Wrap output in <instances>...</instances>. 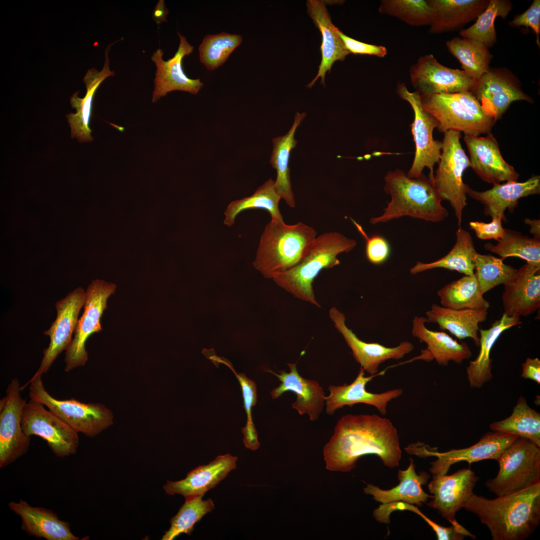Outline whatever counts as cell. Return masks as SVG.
<instances>
[{
	"instance_id": "6f0895ef",
	"label": "cell",
	"mask_w": 540,
	"mask_h": 540,
	"mask_svg": "<svg viewBox=\"0 0 540 540\" xmlns=\"http://www.w3.org/2000/svg\"><path fill=\"white\" fill-rule=\"evenodd\" d=\"M524 221L526 224L530 226V232L533 235V238L540 239V220L526 218Z\"/></svg>"
},
{
	"instance_id": "f907efd6",
	"label": "cell",
	"mask_w": 540,
	"mask_h": 540,
	"mask_svg": "<svg viewBox=\"0 0 540 540\" xmlns=\"http://www.w3.org/2000/svg\"><path fill=\"white\" fill-rule=\"evenodd\" d=\"M337 32L350 53L354 54L374 56L380 58L384 57L387 54L386 48L384 46L366 44L357 40L346 35L338 28Z\"/></svg>"
},
{
	"instance_id": "7a4b0ae2",
	"label": "cell",
	"mask_w": 540,
	"mask_h": 540,
	"mask_svg": "<svg viewBox=\"0 0 540 540\" xmlns=\"http://www.w3.org/2000/svg\"><path fill=\"white\" fill-rule=\"evenodd\" d=\"M464 508L487 526L492 540L526 539L540 522V482L493 500L472 493Z\"/></svg>"
},
{
	"instance_id": "e575fe53",
	"label": "cell",
	"mask_w": 540,
	"mask_h": 540,
	"mask_svg": "<svg viewBox=\"0 0 540 540\" xmlns=\"http://www.w3.org/2000/svg\"><path fill=\"white\" fill-rule=\"evenodd\" d=\"M306 116V113L296 112L293 125L284 136L272 140V151L270 158L272 166L276 170L275 188L281 199L290 208H294L296 201L290 180L288 166L290 152L296 147L297 141L294 139L296 130Z\"/></svg>"
},
{
	"instance_id": "c3c4849f",
	"label": "cell",
	"mask_w": 540,
	"mask_h": 540,
	"mask_svg": "<svg viewBox=\"0 0 540 540\" xmlns=\"http://www.w3.org/2000/svg\"><path fill=\"white\" fill-rule=\"evenodd\" d=\"M350 220L366 240V254L368 260L374 264H382L386 261L390 252V248L388 240L382 236L378 234L369 236L358 223L352 218Z\"/></svg>"
},
{
	"instance_id": "f6af8a7d",
	"label": "cell",
	"mask_w": 540,
	"mask_h": 540,
	"mask_svg": "<svg viewBox=\"0 0 540 540\" xmlns=\"http://www.w3.org/2000/svg\"><path fill=\"white\" fill-rule=\"evenodd\" d=\"M203 496L186 499L178 512L170 519V528L165 532L162 540H174L182 533L191 534L195 524L214 508L213 501L210 498L202 500Z\"/></svg>"
},
{
	"instance_id": "816d5d0a",
	"label": "cell",
	"mask_w": 540,
	"mask_h": 540,
	"mask_svg": "<svg viewBox=\"0 0 540 540\" xmlns=\"http://www.w3.org/2000/svg\"><path fill=\"white\" fill-rule=\"evenodd\" d=\"M502 219L500 216L492 218L491 222H470V227L480 240H499L504 235L505 228L502 224Z\"/></svg>"
},
{
	"instance_id": "7dc6e473",
	"label": "cell",
	"mask_w": 540,
	"mask_h": 540,
	"mask_svg": "<svg viewBox=\"0 0 540 540\" xmlns=\"http://www.w3.org/2000/svg\"><path fill=\"white\" fill-rule=\"evenodd\" d=\"M212 362L223 363L228 366L236 375L242 388L244 402V408L247 414L246 426L242 429L244 435L243 442L245 446L250 450H256L260 446L258 440V432L252 422V409L256 404L257 400V389L256 383L248 378L244 374H238L232 364L227 360L216 356L210 358Z\"/></svg>"
},
{
	"instance_id": "9f6ffc18",
	"label": "cell",
	"mask_w": 540,
	"mask_h": 540,
	"mask_svg": "<svg viewBox=\"0 0 540 540\" xmlns=\"http://www.w3.org/2000/svg\"><path fill=\"white\" fill-rule=\"evenodd\" d=\"M169 10L166 8L164 0H159L152 12V20L158 25L167 22V16Z\"/></svg>"
},
{
	"instance_id": "f5cc1de1",
	"label": "cell",
	"mask_w": 540,
	"mask_h": 540,
	"mask_svg": "<svg viewBox=\"0 0 540 540\" xmlns=\"http://www.w3.org/2000/svg\"><path fill=\"white\" fill-rule=\"evenodd\" d=\"M416 508L413 504L400 501L382 504L374 510L372 515L378 522L390 524V516L393 512L408 510L414 512Z\"/></svg>"
},
{
	"instance_id": "ffe728a7",
	"label": "cell",
	"mask_w": 540,
	"mask_h": 540,
	"mask_svg": "<svg viewBox=\"0 0 540 540\" xmlns=\"http://www.w3.org/2000/svg\"><path fill=\"white\" fill-rule=\"evenodd\" d=\"M470 167L482 180L494 184L517 181L518 173L502 158L498 143L489 133L486 136H464Z\"/></svg>"
},
{
	"instance_id": "484cf974",
	"label": "cell",
	"mask_w": 540,
	"mask_h": 540,
	"mask_svg": "<svg viewBox=\"0 0 540 540\" xmlns=\"http://www.w3.org/2000/svg\"><path fill=\"white\" fill-rule=\"evenodd\" d=\"M237 458L228 454L218 456L208 464L200 466L190 471L185 478L167 481L164 488L168 494H179L186 499L204 496L236 468Z\"/></svg>"
},
{
	"instance_id": "9c48e42d",
	"label": "cell",
	"mask_w": 540,
	"mask_h": 540,
	"mask_svg": "<svg viewBox=\"0 0 540 540\" xmlns=\"http://www.w3.org/2000/svg\"><path fill=\"white\" fill-rule=\"evenodd\" d=\"M460 138V132L450 130L444 133L438 166L433 178L440 197L448 202L454 210L458 226L467 205L463 174L470 167L469 158L462 146Z\"/></svg>"
},
{
	"instance_id": "603a6c76",
	"label": "cell",
	"mask_w": 540,
	"mask_h": 540,
	"mask_svg": "<svg viewBox=\"0 0 540 540\" xmlns=\"http://www.w3.org/2000/svg\"><path fill=\"white\" fill-rule=\"evenodd\" d=\"M518 436L500 432H488L474 444L464 448L453 449L444 452H436L437 460L430 463L432 476L447 474L450 466L457 462H467L469 464L484 460L496 461L504 450Z\"/></svg>"
},
{
	"instance_id": "ba28073f",
	"label": "cell",
	"mask_w": 540,
	"mask_h": 540,
	"mask_svg": "<svg viewBox=\"0 0 540 540\" xmlns=\"http://www.w3.org/2000/svg\"><path fill=\"white\" fill-rule=\"evenodd\" d=\"M28 385L30 398L46 406L78 433L94 437L113 424L112 412L102 404H86L74 398L66 400L54 398L45 390L42 376L32 377L20 387V391Z\"/></svg>"
},
{
	"instance_id": "52a82bcc",
	"label": "cell",
	"mask_w": 540,
	"mask_h": 540,
	"mask_svg": "<svg viewBox=\"0 0 540 540\" xmlns=\"http://www.w3.org/2000/svg\"><path fill=\"white\" fill-rule=\"evenodd\" d=\"M497 462L500 466L497 476L488 480L485 485L498 496L540 482V446L528 438L518 436Z\"/></svg>"
},
{
	"instance_id": "d590c367",
	"label": "cell",
	"mask_w": 540,
	"mask_h": 540,
	"mask_svg": "<svg viewBox=\"0 0 540 540\" xmlns=\"http://www.w3.org/2000/svg\"><path fill=\"white\" fill-rule=\"evenodd\" d=\"M442 306L454 310H488L490 303L483 297L475 272L465 275L438 291Z\"/></svg>"
},
{
	"instance_id": "3957f363",
	"label": "cell",
	"mask_w": 540,
	"mask_h": 540,
	"mask_svg": "<svg viewBox=\"0 0 540 540\" xmlns=\"http://www.w3.org/2000/svg\"><path fill=\"white\" fill-rule=\"evenodd\" d=\"M384 180V191L391 199L381 215L370 218V224L385 223L404 216L438 222L448 217V212L442 205L433 181L423 173L410 178L396 168L388 171Z\"/></svg>"
},
{
	"instance_id": "4dcf8cb0",
	"label": "cell",
	"mask_w": 540,
	"mask_h": 540,
	"mask_svg": "<svg viewBox=\"0 0 540 540\" xmlns=\"http://www.w3.org/2000/svg\"><path fill=\"white\" fill-rule=\"evenodd\" d=\"M433 18L430 34L454 31L476 20L486 9L490 0H428Z\"/></svg>"
},
{
	"instance_id": "8992f818",
	"label": "cell",
	"mask_w": 540,
	"mask_h": 540,
	"mask_svg": "<svg viewBox=\"0 0 540 540\" xmlns=\"http://www.w3.org/2000/svg\"><path fill=\"white\" fill-rule=\"evenodd\" d=\"M423 108L436 120V128L453 130L464 136L488 134L496 121L488 115L470 92L420 95Z\"/></svg>"
},
{
	"instance_id": "ab89813d",
	"label": "cell",
	"mask_w": 540,
	"mask_h": 540,
	"mask_svg": "<svg viewBox=\"0 0 540 540\" xmlns=\"http://www.w3.org/2000/svg\"><path fill=\"white\" fill-rule=\"evenodd\" d=\"M281 198L275 188L274 180L270 178L259 186L250 196L232 202L224 212V223L228 226H232L238 214L242 212L253 208L266 210L271 218L284 220L279 209Z\"/></svg>"
},
{
	"instance_id": "4fadbf2b",
	"label": "cell",
	"mask_w": 540,
	"mask_h": 540,
	"mask_svg": "<svg viewBox=\"0 0 540 540\" xmlns=\"http://www.w3.org/2000/svg\"><path fill=\"white\" fill-rule=\"evenodd\" d=\"M470 92L484 112L496 122L515 101L534 103L533 99L522 90L518 78L505 67L490 68L475 80Z\"/></svg>"
},
{
	"instance_id": "b9f144b4",
	"label": "cell",
	"mask_w": 540,
	"mask_h": 540,
	"mask_svg": "<svg viewBox=\"0 0 540 540\" xmlns=\"http://www.w3.org/2000/svg\"><path fill=\"white\" fill-rule=\"evenodd\" d=\"M484 248L504 260L508 257H518L540 267V239L505 228L504 236L496 244L488 242L484 244Z\"/></svg>"
},
{
	"instance_id": "f546056e",
	"label": "cell",
	"mask_w": 540,
	"mask_h": 540,
	"mask_svg": "<svg viewBox=\"0 0 540 540\" xmlns=\"http://www.w3.org/2000/svg\"><path fill=\"white\" fill-rule=\"evenodd\" d=\"M326 1L308 0L306 3L308 12L322 36L320 50L322 60L315 78L307 86L310 88L320 78L324 86L326 73L330 72L334 63L336 60L344 61L350 53L346 48L339 36L337 28L332 22L331 18L326 8Z\"/></svg>"
},
{
	"instance_id": "6da1fadb",
	"label": "cell",
	"mask_w": 540,
	"mask_h": 540,
	"mask_svg": "<svg viewBox=\"0 0 540 540\" xmlns=\"http://www.w3.org/2000/svg\"><path fill=\"white\" fill-rule=\"evenodd\" d=\"M374 454L392 468L402 458L398 431L390 420L376 414H346L338 422L324 448L326 468L348 472L362 456Z\"/></svg>"
},
{
	"instance_id": "7402d4cb",
	"label": "cell",
	"mask_w": 540,
	"mask_h": 540,
	"mask_svg": "<svg viewBox=\"0 0 540 540\" xmlns=\"http://www.w3.org/2000/svg\"><path fill=\"white\" fill-rule=\"evenodd\" d=\"M466 194L484 206V212L492 218L500 216L507 222L504 212H512L522 198L540 193V176L534 175L524 182L508 181L494 184L490 190H475L466 184Z\"/></svg>"
},
{
	"instance_id": "5b68a950",
	"label": "cell",
	"mask_w": 540,
	"mask_h": 540,
	"mask_svg": "<svg viewBox=\"0 0 540 540\" xmlns=\"http://www.w3.org/2000/svg\"><path fill=\"white\" fill-rule=\"evenodd\" d=\"M316 236L312 227L301 222L287 224L271 218L261 234L252 264L263 276L272 279L298 264Z\"/></svg>"
},
{
	"instance_id": "4316f807",
	"label": "cell",
	"mask_w": 540,
	"mask_h": 540,
	"mask_svg": "<svg viewBox=\"0 0 540 540\" xmlns=\"http://www.w3.org/2000/svg\"><path fill=\"white\" fill-rule=\"evenodd\" d=\"M114 43L110 44L106 49L104 64L101 70L92 68L84 76L83 81L86 88L84 97H78V92H76L70 98V104L72 108H76V113H70L66 117L71 128V138H76L80 142L93 140L90 127L93 98L101 83L107 78L115 74L114 72L110 70L108 57L110 48Z\"/></svg>"
},
{
	"instance_id": "d6986e66",
	"label": "cell",
	"mask_w": 540,
	"mask_h": 540,
	"mask_svg": "<svg viewBox=\"0 0 540 540\" xmlns=\"http://www.w3.org/2000/svg\"><path fill=\"white\" fill-rule=\"evenodd\" d=\"M329 316L350 348L356 361L370 375H376L380 366L384 362L402 358L414 349V345L408 341L402 342L392 348L378 342H365L347 326L345 315L336 308L332 307L330 310Z\"/></svg>"
},
{
	"instance_id": "d4e9b609",
	"label": "cell",
	"mask_w": 540,
	"mask_h": 540,
	"mask_svg": "<svg viewBox=\"0 0 540 540\" xmlns=\"http://www.w3.org/2000/svg\"><path fill=\"white\" fill-rule=\"evenodd\" d=\"M376 376H366L364 370L360 367L357 376L351 384L330 386V394L326 396V413L333 415L336 410L344 406L362 403L374 406L382 414L386 415L388 403L400 396L403 390L400 388L378 394L368 392L366 385Z\"/></svg>"
},
{
	"instance_id": "1f68e13d",
	"label": "cell",
	"mask_w": 540,
	"mask_h": 540,
	"mask_svg": "<svg viewBox=\"0 0 540 540\" xmlns=\"http://www.w3.org/2000/svg\"><path fill=\"white\" fill-rule=\"evenodd\" d=\"M410 464L407 469L400 470L398 478L399 484L387 490H382L377 486L366 484L364 488L365 494L372 495L373 498L382 504L401 501L411 504L422 506L427 502L432 495L424 492L422 486L427 484L430 478L429 474L424 471L417 474L415 471L414 460L410 458Z\"/></svg>"
},
{
	"instance_id": "8d00e7d4",
	"label": "cell",
	"mask_w": 540,
	"mask_h": 540,
	"mask_svg": "<svg viewBox=\"0 0 540 540\" xmlns=\"http://www.w3.org/2000/svg\"><path fill=\"white\" fill-rule=\"evenodd\" d=\"M475 248L470 234L458 226L456 232V241L452 250L444 257L430 263L417 262L410 270L412 274L436 268L456 270L466 276L473 274L474 266L472 255Z\"/></svg>"
},
{
	"instance_id": "2e32d148",
	"label": "cell",
	"mask_w": 540,
	"mask_h": 540,
	"mask_svg": "<svg viewBox=\"0 0 540 540\" xmlns=\"http://www.w3.org/2000/svg\"><path fill=\"white\" fill-rule=\"evenodd\" d=\"M86 296L84 289L78 287L56 302V318L50 328L44 332L46 336H50V342L43 350L40 364L32 377L46 373L58 356L69 346Z\"/></svg>"
},
{
	"instance_id": "30bf717a",
	"label": "cell",
	"mask_w": 540,
	"mask_h": 540,
	"mask_svg": "<svg viewBox=\"0 0 540 540\" xmlns=\"http://www.w3.org/2000/svg\"><path fill=\"white\" fill-rule=\"evenodd\" d=\"M396 92L410 105L414 112L411 130L416 151L412 165L406 174L410 178L418 177L422 173L424 168H427L430 170L428 177L433 181L434 167L440 161L442 146V142L434 140L433 138V132L438 126V122L423 108L418 93L410 92L402 82H398Z\"/></svg>"
},
{
	"instance_id": "277c9868",
	"label": "cell",
	"mask_w": 540,
	"mask_h": 540,
	"mask_svg": "<svg viewBox=\"0 0 540 540\" xmlns=\"http://www.w3.org/2000/svg\"><path fill=\"white\" fill-rule=\"evenodd\" d=\"M357 242L337 232H324L317 236L302 260L292 268L274 275L272 280L296 298L318 308L320 304L313 288L314 278L324 269L340 264L338 256L355 248Z\"/></svg>"
},
{
	"instance_id": "74e56055",
	"label": "cell",
	"mask_w": 540,
	"mask_h": 540,
	"mask_svg": "<svg viewBox=\"0 0 540 540\" xmlns=\"http://www.w3.org/2000/svg\"><path fill=\"white\" fill-rule=\"evenodd\" d=\"M446 44L448 52L460 62L462 70L471 79L477 80L490 68L492 55L484 44L456 36L448 40Z\"/></svg>"
},
{
	"instance_id": "cb8c5ba5",
	"label": "cell",
	"mask_w": 540,
	"mask_h": 540,
	"mask_svg": "<svg viewBox=\"0 0 540 540\" xmlns=\"http://www.w3.org/2000/svg\"><path fill=\"white\" fill-rule=\"evenodd\" d=\"M288 364L290 369L289 372L282 370L280 374H276L267 370L281 382L271 392L272 398H277L287 391L294 392L296 398L292 404V408L300 415L308 414L311 421L316 420L326 403V396L323 388L317 381L302 376L298 372L296 363Z\"/></svg>"
},
{
	"instance_id": "d6a6232c",
	"label": "cell",
	"mask_w": 540,
	"mask_h": 540,
	"mask_svg": "<svg viewBox=\"0 0 540 540\" xmlns=\"http://www.w3.org/2000/svg\"><path fill=\"white\" fill-rule=\"evenodd\" d=\"M428 322L436 323L441 330H446L459 340L472 339L480 344L479 324L486 320L488 312L484 310H454L434 304L426 312Z\"/></svg>"
},
{
	"instance_id": "5bb4252c",
	"label": "cell",
	"mask_w": 540,
	"mask_h": 540,
	"mask_svg": "<svg viewBox=\"0 0 540 540\" xmlns=\"http://www.w3.org/2000/svg\"><path fill=\"white\" fill-rule=\"evenodd\" d=\"M478 480L474 472L462 468L451 475L432 476V480L428 484L432 498L427 504L436 510L460 534L473 539L476 538V536L458 523L456 514L464 508Z\"/></svg>"
},
{
	"instance_id": "44dd1931",
	"label": "cell",
	"mask_w": 540,
	"mask_h": 540,
	"mask_svg": "<svg viewBox=\"0 0 540 540\" xmlns=\"http://www.w3.org/2000/svg\"><path fill=\"white\" fill-rule=\"evenodd\" d=\"M504 314L527 316L540 308V267L526 262L504 284Z\"/></svg>"
},
{
	"instance_id": "9a60e30c",
	"label": "cell",
	"mask_w": 540,
	"mask_h": 540,
	"mask_svg": "<svg viewBox=\"0 0 540 540\" xmlns=\"http://www.w3.org/2000/svg\"><path fill=\"white\" fill-rule=\"evenodd\" d=\"M18 378L11 380L6 395L0 400V468H3L28 452L30 436L23 431L22 414L26 401L20 396Z\"/></svg>"
},
{
	"instance_id": "bcb514c9",
	"label": "cell",
	"mask_w": 540,
	"mask_h": 540,
	"mask_svg": "<svg viewBox=\"0 0 540 540\" xmlns=\"http://www.w3.org/2000/svg\"><path fill=\"white\" fill-rule=\"evenodd\" d=\"M378 12L414 26L430 25L433 18L428 0H382Z\"/></svg>"
},
{
	"instance_id": "ee69618b",
	"label": "cell",
	"mask_w": 540,
	"mask_h": 540,
	"mask_svg": "<svg viewBox=\"0 0 540 540\" xmlns=\"http://www.w3.org/2000/svg\"><path fill=\"white\" fill-rule=\"evenodd\" d=\"M242 41V37L235 34H207L198 47L200 60L208 70H216L226 62Z\"/></svg>"
},
{
	"instance_id": "db71d44e",
	"label": "cell",
	"mask_w": 540,
	"mask_h": 540,
	"mask_svg": "<svg viewBox=\"0 0 540 540\" xmlns=\"http://www.w3.org/2000/svg\"><path fill=\"white\" fill-rule=\"evenodd\" d=\"M417 514L420 516L436 532L438 540H462L466 536L460 534L453 526L450 527L441 526L432 521L420 510L418 512Z\"/></svg>"
},
{
	"instance_id": "f35d334b",
	"label": "cell",
	"mask_w": 540,
	"mask_h": 540,
	"mask_svg": "<svg viewBox=\"0 0 540 540\" xmlns=\"http://www.w3.org/2000/svg\"><path fill=\"white\" fill-rule=\"evenodd\" d=\"M490 428L528 438L540 446V414L530 408L522 396L518 399L510 416L490 424Z\"/></svg>"
},
{
	"instance_id": "7bdbcfd3",
	"label": "cell",
	"mask_w": 540,
	"mask_h": 540,
	"mask_svg": "<svg viewBox=\"0 0 540 540\" xmlns=\"http://www.w3.org/2000/svg\"><path fill=\"white\" fill-rule=\"evenodd\" d=\"M476 274L483 294L508 282L518 269L504 262V259L490 254H482L476 250L472 255Z\"/></svg>"
},
{
	"instance_id": "e0dca14e",
	"label": "cell",
	"mask_w": 540,
	"mask_h": 540,
	"mask_svg": "<svg viewBox=\"0 0 540 540\" xmlns=\"http://www.w3.org/2000/svg\"><path fill=\"white\" fill-rule=\"evenodd\" d=\"M409 74L420 95L470 92L475 82L462 70L442 64L432 54L419 58L410 67Z\"/></svg>"
},
{
	"instance_id": "60d3db41",
	"label": "cell",
	"mask_w": 540,
	"mask_h": 540,
	"mask_svg": "<svg viewBox=\"0 0 540 540\" xmlns=\"http://www.w3.org/2000/svg\"><path fill=\"white\" fill-rule=\"evenodd\" d=\"M512 8L508 0H490L486 9L470 27L462 30L460 37L478 41L490 48L497 42L494 22L500 16L506 18Z\"/></svg>"
},
{
	"instance_id": "11a10c76",
	"label": "cell",
	"mask_w": 540,
	"mask_h": 540,
	"mask_svg": "<svg viewBox=\"0 0 540 540\" xmlns=\"http://www.w3.org/2000/svg\"><path fill=\"white\" fill-rule=\"evenodd\" d=\"M522 377L530 379L540 384V360L538 358H528L522 364Z\"/></svg>"
},
{
	"instance_id": "8fae6325",
	"label": "cell",
	"mask_w": 540,
	"mask_h": 540,
	"mask_svg": "<svg viewBox=\"0 0 540 540\" xmlns=\"http://www.w3.org/2000/svg\"><path fill=\"white\" fill-rule=\"evenodd\" d=\"M116 289L114 284L100 280H93L88 286L86 292L84 312L78 320L74 338L65 354L66 372L86 364L88 358L86 342L92 334L102 330L100 318L107 308L108 298L114 293Z\"/></svg>"
},
{
	"instance_id": "681fc988",
	"label": "cell",
	"mask_w": 540,
	"mask_h": 540,
	"mask_svg": "<svg viewBox=\"0 0 540 540\" xmlns=\"http://www.w3.org/2000/svg\"><path fill=\"white\" fill-rule=\"evenodd\" d=\"M508 24L511 27L525 26L530 28L536 34V43L540 48V0H534L526 10L516 16Z\"/></svg>"
},
{
	"instance_id": "ac0fdd59",
	"label": "cell",
	"mask_w": 540,
	"mask_h": 540,
	"mask_svg": "<svg viewBox=\"0 0 540 540\" xmlns=\"http://www.w3.org/2000/svg\"><path fill=\"white\" fill-rule=\"evenodd\" d=\"M178 35L180 38L179 45L172 58L164 60V51L158 48L150 58L156 66L152 102H156L168 93L175 90L196 94L204 86L200 78H190L184 73L182 60L184 56L193 52L194 47L184 36L178 32Z\"/></svg>"
},
{
	"instance_id": "7c38bea8",
	"label": "cell",
	"mask_w": 540,
	"mask_h": 540,
	"mask_svg": "<svg viewBox=\"0 0 540 540\" xmlns=\"http://www.w3.org/2000/svg\"><path fill=\"white\" fill-rule=\"evenodd\" d=\"M21 425L24 432L30 436L44 440L53 453L64 458L76 452L78 432L40 402L30 398L22 412Z\"/></svg>"
},
{
	"instance_id": "836d02e7",
	"label": "cell",
	"mask_w": 540,
	"mask_h": 540,
	"mask_svg": "<svg viewBox=\"0 0 540 540\" xmlns=\"http://www.w3.org/2000/svg\"><path fill=\"white\" fill-rule=\"evenodd\" d=\"M520 317L510 316L503 314L501 318L496 320L486 330L480 329V350L476 358L469 362L466 368L467 378L470 387L481 388L491 380V350L496 342L506 330L522 324Z\"/></svg>"
},
{
	"instance_id": "83f0119b",
	"label": "cell",
	"mask_w": 540,
	"mask_h": 540,
	"mask_svg": "<svg viewBox=\"0 0 540 540\" xmlns=\"http://www.w3.org/2000/svg\"><path fill=\"white\" fill-rule=\"evenodd\" d=\"M426 318L416 316L412 320V334L427 347L422 350L417 358L426 362L434 360L440 366H447L450 361L460 364L472 356V351L467 343L458 342L443 332L428 330L425 326Z\"/></svg>"
},
{
	"instance_id": "f1b7e54d",
	"label": "cell",
	"mask_w": 540,
	"mask_h": 540,
	"mask_svg": "<svg viewBox=\"0 0 540 540\" xmlns=\"http://www.w3.org/2000/svg\"><path fill=\"white\" fill-rule=\"evenodd\" d=\"M8 506L22 520V530L29 536L47 540H78L72 532L70 524L60 520L50 510L30 506L20 500Z\"/></svg>"
}]
</instances>
